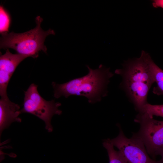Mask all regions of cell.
<instances>
[{
    "label": "cell",
    "instance_id": "cell-7",
    "mask_svg": "<svg viewBox=\"0 0 163 163\" xmlns=\"http://www.w3.org/2000/svg\"><path fill=\"white\" fill-rule=\"evenodd\" d=\"M27 56L13 54L8 49L0 56V95L1 97H8L7 87L9 81L19 64Z\"/></svg>",
    "mask_w": 163,
    "mask_h": 163
},
{
    "label": "cell",
    "instance_id": "cell-13",
    "mask_svg": "<svg viewBox=\"0 0 163 163\" xmlns=\"http://www.w3.org/2000/svg\"><path fill=\"white\" fill-rule=\"evenodd\" d=\"M152 5L155 8L161 7L163 8V0H154Z\"/></svg>",
    "mask_w": 163,
    "mask_h": 163
},
{
    "label": "cell",
    "instance_id": "cell-3",
    "mask_svg": "<svg viewBox=\"0 0 163 163\" xmlns=\"http://www.w3.org/2000/svg\"><path fill=\"white\" fill-rule=\"evenodd\" d=\"M43 21L38 16L35 18L36 26L34 29L23 33L12 32L1 34L0 48L12 49L17 53L34 58L38 57L40 51L47 53V49L44 44L45 40L48 36L54 35L55 32L50 29L43 30L41 27Z\"/></svg>",
    "mask_w": 163,
    "mask_h": 163
},
{
    "label": "cell",
    "instance_id": "cell-6",
    "mask_svg": "<svg viewBox=\"0 0 163 163\" xmlns=\"http://www.w3.org/2000/svg\"><path fill=\"white\" fill-rule=\"evenodd\" d=\"M119 133L116 137L109 140L125 158L126 163H159L149 156L145 145L138 137L133 134L130 138L124 134L120 125Z\"/></svg>",
    "mask_w": 163,
    "mask_h": 163
},
{
    "label": "cell",
    "instance_id": "cell-12",
    "mask_svg": "<svg viewBox=\"0 0 163 163\" xmlns=\"http://www.w3.org/2000/svg\"><path fill=\"white\" fill-rule=\"evenodd\" d=\"M140 112L145 113L151 117L154 116L163 117V104L153 105L148 103L143 106Z\"/></svg>",
    "mask_w": 163,
    "mask_h": 163
},
{
    "label": "cell",
    "instance_id": "cell-1",
    "mask_svg": "<svg viewBox=\"0 0 163 163\" xmlns=\"http://www.w3.org/2000/svg\"><path fill=\"white\" fill-rule=\"evenodd\" d=\"M149 54L142 51L138 58L126 61L114 73L120 75L119 87L125 93L138 112L148 103L149 92L154 83L148 61Z\"/></svg>",
    "mask_w": 163,
    "mask_h": 163
},
{
    "label": "cell",
    "instance_id": "cell-11",
    "mask_svg": "<svg viewBox=\"0 0 163 163\" xmlns=\"http://www.w3.org/2000/svg\"><path fill=\"white\" fill-rule=\"evenodd\" d=\"M0 32L1 34L8 33L11 23V18L3 7H0Z\"/></svg>",
    "mask_w": 163,
    "mask_h": 163
},
{
    "label": "cell",
    "instance_id": "cell-10",
    "mask_svg": "<svg viewBox=\"0 0 163 163\" xmlns=\"http://www.w3.org/2000/svg\"><path fill=\"white\" fill-rule=\"evenodd\" d=\"M102 144L107 151L109 163H126L125 158L120 152L115 150L109 139L104 140Z\"/></svg>",
    "mask_w": 163,
    "mask_h": 163
},
{
    "label": "cell",
    "instance_id": "cell-14",
    "mask_svg": "<svg viewBox=\"0 0 163 163\" xmlns=\"http://www.w3.org/2000/svg\"><path fill=\"white\" fill-rule=\"evenodd\" d=\"M159 155L161 156V158L158 162L159 163H163V149L160 152Z\"/></svg>",
    "mask_w": 163,
    "mask_h": 163
},
{
    "label": "cell",
    "instance_id": "cell-9",
    "mask_svg": "<svg viewBox=\"0 0 163 163\" xmlns=\"http://www.w3.org/2000/svg\"><path fill=\"white\" fill-rule=\"evenodd\" d=\"M148 61L154 83L157 84V86L154 88L153 92L156 94H163V70L155 63L149 54Z\"/></svg>",
    "mask_w": 163,
    "mask_h": 163
},
{
    "label": "cell",
    "instance_id": "cell-5",
    "mask_svg": "<svg viewBox=\"0 0 163 163\" xmlns=\"http://www.w3.org/2000/svg\"><path fill=\"white\" fill-rule=\"evenodd\" d=\"M134 121L140 125L138 132L134 134L143 142L149 154L155 158L163 149V120L140 112Z\"/></svg>",
    "mask_w": 163,
    "mask_h": 163
},
{
    "label": "cell",
    "instance_id": "cell-8",
    "mask_svg": "<svg viewBox=\"0 0 163 163\" xmlns=\"http://www.w3.org/2000/svg\"><path fill=\"white\" fill-rule=\"evenodd\" d=\"M19 106L11 102L8 97H1L0 100V133L8 128L14 122H21L18 117L21 113Z\"/></svg>",
    "mask_w": 163,
    "mask_h": 163
},
{
    "label": "cell",
    "instance_id": "cell-2",
    "mask_svg": "<svg viewBox=\"0 0 163 163\" xmlns=\"http://www.w3.org/2000/svg\"><path fill=\"white\" fill-rule=\"evenodd\" d=\"M86 66L88 73L85 75L62 84L52 82L55 98L62 96L66 98L70 96H82L88 99L89 103L93 104L107 96L108 85L114 74L109 68L102 64L96 69L90 68L88 65Z\"/></svg>",
    "mask_w": 163,
    "mask_h": 163
},
{
    "label": "cell",
    "instance_id": "cell-4",
    "mask_svg": "<svg viewBox=\"0 0 163 163\" xmlns=\"http://www.w3.org/2000/svg\"><path fill=\"white\" fill-rule=\"evenodd\" d=\"M38 86L32 83L25 91L23 107L21 113H28L33 114L43 120L45 123V128L49 132L53 130L51 121L55 115H60L62 111L59 109L61 103L55 102L54 100L47 101L40 94Z\"/></svg>",
    "mask_w": 163,
    "mask_h": 163
}]
</instances>
